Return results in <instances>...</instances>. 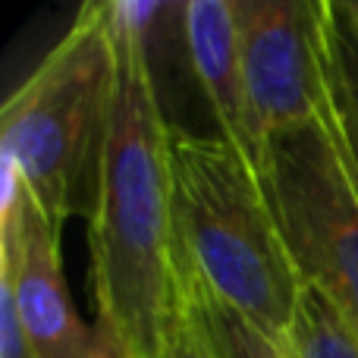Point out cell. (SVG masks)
<instances>
[{
    "instance_id": "cell-1",
    "label": "cell",
    "mask_w": 358,
    "mask_h": 358,
    "mask_svg": "<svg viewBox=\"0 0 358 358\" xmlns=\"http://www.w3.org/2000/svg\"><path fill=\"white\" fill-rule=\"evenodd\" d=\"M107 16L117 38V94L98 208L88 220L94 311L123 358H164L182 308L170 123L142 38L110 3Z\"/></svg>"
},
{
    "instance_id": "cell-2",
    "label": "cell",
    "mask_w": 358,
    "mask_h": 358,
    "mask_svg": "<svg viewBox=\"0 0 358 358\" xmlns=\"http://www.w3.org/2000/svg\"><path fill=\"white\" fill-rule=\"evenodd\" d=\"M173 229L179 277L258 321L289 334L302 296L258 164L220 136L170 129Z\"/></svg>"
},
{
    "instance_id": "cell-3",
    "label": "cell",
    "mask_w": 358,
    "mask_h": 358,
    "mask_svg": "<svg viewBox=\"0 0 358 358\" xmlns=\"http://www.w3.org/2000/svg\"><path fill=\"white\" fill-rule=\"evenodd\" d=\"M117 94V38L107 3H85L0 113V157L44 217L92 220Z\"/></svg>"
},
{
    "instance_id": "cell-4",
    "label": "cell",
    "mask_w": 358,
    "mask_h": 358,
    "mask_svg": "<svg viewBox=\"0 0 358 358\" xmlns=\"http://www.w3.org/2000/svg\"><path fill=\"white\" fill-rule=\"evenodd\" d=\"M258 173L296 273L358 340V176L334 117L267 138Z\"/></svg>"
},
{
    "instance_id": "cell-5",
    "label": "cell",
    "mask_w": 358,
    "mask_h": 358,
    "mask_svg": "<svg viewBox=\"0 0 358 358\" xmlns=\"http://www.w3.org/2000/svg\"><path fill=\"white\" fill-rule=\"evenodd\" d=\"M255 145L330 113L327 0H233Z\"/></svg>"
},
{
    "instance_id": "cell-6",
    "label": "cell",
    "mask_w": 358,
    "mask_h": 358,
    "mask_svg": "<svg viewBox=\"0 0 358 358\" xmlns=\"http://www.w3.org/2000/svg\"><path fill=\"white\" fill-rule=\"evenodd\" d=\"M0 292L16 311L31 358H123L113 340L79 315L60 261V229L38 210L3 164Z\"/></svg>"
},
{
    "instance_id": "cell-7",
    "label": "cell",
    "mask_w": 358,
    "mask_h": 358,
    "mask_svg": "<svg viewBox=\"0 0 358 358\" xmlns=\"http://www.w3.org/2000/svg\"><path fill=\"white\" fill-rule=\"evenodd\" d=\"M182 35L189 79L198 85L214 117L217 136L258 164V145H255L252 123H248L233 0H185Z\"/></svg>"
},
{
    "instance_id": "cell-8",
    "label": "cell",
    "mask_w": 358,
    "mask_h": 358,
    "mask_svg": "<svg viewBox=\"0 0 358 358\" xmlns=\"http://www.w3.org/2000/svg\"><path fill=\"white\" fill-rule=\"evenodd\" d=\"M182 302L192 308V315L198 317V324L223 358H302L292 346L289 334H273L261 327L258 321L239 315L227 302L210 296L195 280L182 277Z\"/></svg>"
},
{
    "instance_id": "cell-9",
    "label": "cell",
    "mask_w": 358,
    "mask_h": 358,
    "mask_svg": "<svg viewBox=\"0 0 358 358\" xmlns=\"http://www.w3.org/2000/svg\"><path fill=\"white\" fill-rule=\"evenodd\" d=\"M330 117L358 176V22L346 0H327Z\"/></svg>"
},
{
    "instance_id": "cell-10",
    "label": "cell",
    "mask_w": 358,
    "mask_h": 358,
    "mask_svg": "<svg viewBox=\"0 0 358 358\" xmlns=\"http://www.w3.org/2000/svg\"><path fill=\"white\" fill-rule=\"evenodd\" d=\"M289 340L302 358H358V340L317 289L302 283Z\"/></svg>"
},
{
    "instance_id": "cell-11",
    "label": "cell",
    "mask_w": 358,
    "mask_h": 358,
    "mask_svg": "<svg viewBox=\"0 0 358 358\" xmlns=\"http://www.w3.org/2000/svg\"><path fill=\"white\" fill-rule=\"evenodd\" d=\"M164 358H223L185 302H182V308H179V317H176L173 330H170Z\"/></svg>"
},
{
    "instance_id": "cell-12",
    "label": "cell",
    "mask_w": 358,
    "mask_h": 358,
    "mask_svg": "<svg viewBox=\"0 0 358 358\" xmlns=\"http://www.w3.org/2000/svg\"><path fill=\"white\" fill-rule=\"evenodd\" d=\"M0 358H31L10 299L0 292Z\"/></svg>"
},
{
    "instance_id": "cell-13",
    "label": "cell",
    "mask_w": 358,
    "mask_h": 358,
    "mask_svg": "<svg viewBox=\"0 0 358 358\" xmlns=\"http://www.w3.org/2000/svg\"><path fill=\"white\" fill-rule=\"evenodd\" d=\"M349 3V10H352V16H355V22H358V0H346Z\"/></svg>"
}]
</instances>
